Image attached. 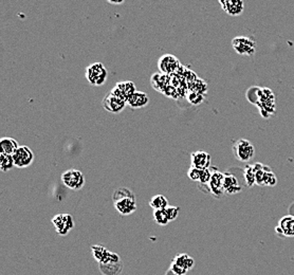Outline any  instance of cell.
<instances>
[{"label": "cell", "mask_w": 294, "mask_h": 275, "mask_svg": "<svg viewBox=\"0 0 294 275\" xmlns=\"http://www.w3.org/2000/svg\"><path fill=\"white\" fill-rule=\"evenodd\" d=\"M194 86V89H191L190 91H195V93H198V94H204V93H207V89H208V86L206 84V81H204L202 79H199L197 78L196 80L192 81V83L188 84V87H192Z\"/></svg>", "instance_id": "obj_27"}, {"label": "cell", "mask_w": 294, "mask_h": 275, "mask_svg": "<svg viewBox=\"0 0 294 275\" xmlns=\"http://www.w3.org/2000/svg\"><path fill=\"white\" fill-rule=\"evenodd\" d=\"M165 212L167 214V217L169 219V221H174L175 219H177L178 215H179V212H180V209L178 207H167L165 209Z\"/></svg>", "instance_id": "obj_30"}, {"label": "cell", "mask_w": 294, "mask_h": 275, "mask_svg": "<svg viewBox=\"0 0 294 275\" xmlns=\"http://www.w3.org/2000/svg\"><path fill=\"white\" fill-rule=\"evenodd\" d=\"M15 166L14 159L12 155L0 154V168L3 171H9Z\"/></svg>", "instance_id": "obj_24"}, {"label": "cell", "mask_w": 294, "mask_h": 275, "mask_svg": "<svg viewBox=\"0 0 294 275\" xmlns=\"http://www.w3.org/2000/svg\"><path fill=\"white\" fill-rule=\"evenodd\" d=\"M149 206L154 209V211L165 210L168 207V200L163 195H156L150 199Z\"/></svg>", "instance_id": "obj_22"}, {"label": "cell", "mask_w": 294, "mask_h": 275, "mask_svg": "<svg viewBox=\"0 0 294 275\" xmlns=\"http://www.w3.org/2000/svg\"><path fill=\"white\" fill-rule=\"evenodd\" d=\"M187 100L190 102L191 104H200L202 100H204V97H202L201 94L195 93V91H190V94L187 96Z\"/></svg>", "instance_id": "obj_31"}, {"label": "cell", "mask_w": 294, "mask_h": 275, "mask_svg": "<svg viewBox=\"0 0 294 275\" xmlns=\"http://www.w3.org/2000/svg\"><path fill=\"white\" fill-rule=\"evenodd\" d=\"M221 9L231 16L240 15L245 10L243 0H218Z\"/></svg>", "instance_id": "obj_15"}, {"label": "cell", "mask_w": 294, "mask_h": 275, "mask_svg": "<svg viewBox=\"0 0 294 275\" xmlns=\"http://www.w3.org/2000/svg\"><path fill=\"white\" fill-rule=\"evenodd\" d=\"M253 166L255 169L256 185L260 187H273L276 185V177L268 166L262 165L260 163L253 164Z\"/></svg>", "instance_id": "obj_8"}, {"label": "cell", "mask_w": 294, "mask_h": 275, "mask_svg": "<svg viewBox=\"0 0 294 275\" xmlns=\"http://www.w3.org/2000/svg\"><path fill=\"white\" fill-rule=\"evenodd\" d=\"M85 76L90 85L102 86L106 83L108 71L102 63H93L86 68Z\"/></svg>", "instance_id": "obj_2"}, {"label": "cell", "mask_w": 294, "mask_h": 275, "mask_svg": "<svg viewBox=\"0 0 294 275\" xmlns=\"http://www.w3.org/2000/svg\"><path fill=\"white\" fill-rule=\"evenodd\" d=\"M104 109L110 114H120L123 111L127 105V102L117 97L113 93H109L103 100L102 103Z\"/></svg>", "instance_id": "obj_11"}, {"label": "cell", "mask_w": 294, "mask_h": 275, "mask_svg": "<svg viewBox=\"0 0 294 275\" xmlns=\"http://www.w3.org/2000/svg\"><path fill=\"white\" fill-rule=\"evenodd\" d=\"M176 264H178V266L182 267L186 269L187 271H189L190 269H192V267L195 266V260L194 258H191L188 254H185V253H182V254H179V255H177L174 260H173Z\"/></svg>", "instance_id": "obj_21"}, {"label": "cell", "mask_w": 294, "mask_h": 275, "mask_svg": "<svg viewBox=\"0 0 294 275\" xmlns=\"http://www.w3.org/2000/svg\"><path fill=\"white\" fill-rule=\"evenodd\" d=\"M15 166L19 168H25L30 166L34 161V154L31 148L28 146H19L13 155Z\"/></svg>", "instance_id": "obj_10"}, {"label": "cell", "mask_w": 294, "mask_h": 275, "mask_svg": "<svg viewBox=\"0 0 294 275\" xmlns=\"http://www.w3.org/2000/svg\"><path fill=\"white\" fill-rule=\"evenodd\" d=\"M212 174H213V171L210 168L202 169L200 179H199V183H201V185H209L210 181H211V178H212Z\"/></svg>", "instance_id": "obj_28"}, {"label": "cell", "mask_w": 294, "mask_h": 275, "mask_svg": "<svg viewBox=\"0 0 294 275\" xmlns=\"http://www.w3.org/2000/svg\"><path fill=\"white\" fill-rule=\"evenodd\" d=\"M224 189H225V194L229 195H234L237 193L241 192V187L237 178L232 175V174H225V181H224Z\"/></svg>", "instance_id": "obj_18"}, {"label": "cell", "mask_w": 294, "mask_h": 275, "mask_svg": "<svg viewBox=\"0 0 294 275\" xmlns=\"http://www.w3.org/2000/svg\"><path fill=\"white\" fill-rule=\"evenodd\" d=\"M158 68L161 73L173 75L180 72L182 68L180 60L173 54L162 55L158 60Z\"/></svg>", "instance_id": "obj_6"}, {"label": "cell", "mask_w": 294, "mask_h": 275, "mask_svg": "<svg viewBox=\"0 0 294 275\" xmlns=\"http://www.w3.org/2000/svg\"><path fill=\"white\" fill-rule=\"evenodd\" d=\"M224 181H225V174L218 171L217 169H214L212 174L211 181L209 183L210 191L213 195L215 197L219 198L225 194V189H224Z\"/></svg>", "instance_id": "obj_14"}, {"label": "cell", "mask_w": 294, "mask_h": 275, "mask_svg": "<svg viewBox=\"0 0 294 275\" xmlns=\"http://www.w3.org/2000/svg\"><path fill=\"white\" fill-rule=\"evenodd\" d=\"M62 181L65 187L72 191H79L85 186V177L83 172L74 168L64 171L62 175Z\"/></svg>", "instance_id": "obj_7"}, {"label": "cell", "mask_w": 294, "mask_h": 275, "mask_svg": "<svg viewBox=\"0 0 294 275\" xmlns=\"http://www.w3.org/2000/svg\"><path fill=\"white\" fill-rule=\"evenodd\" d=\"M233 154L235 158L240 162H248L253 159L255 155L254 146L252 145L250 141L246 139L237 140L234 144H233Z\"/></svg>", "instance_id": "obj_5"}, {"label": "cell", "mask_w": 294, "mask_h": 275, "mask_svg": "<svg viewBox=\"0 0 294 275\" xmlns=\"http://www.w3.org/2000/svg\"><path fill=\"white\" fill-rule=\"evenodd\" d=\"M280 228L288 236H294V217L287 216L280 220Z\"/></svg>", "instance_id": "obj_23"}, {"label": "cell", "mask_w": 294, "mask_h": 275, "mask_svg": "<svg viewBox=\"0 0 294 275\" xmlns=\"http://www.w3.org/2000/svg\"><path fill=\"white\" fill-rule=\"evenodd\" d=\"M257 106L263 118H269L275 111V97L269 88L260 89Z\"/></svg>", "instance_id": "obj_3"}, {"label": "cell", "mask_w": 294, "mask_h": 275, "mask_svg": "<svg viewBox=\"0 0 294 275\" xmlns=\"http://www.w3.org/2000/svg\"><path fill=\"white\" fill-rule=\"evenodd\" d=\"M106 2H108L111 5H122L125 0H106Z\"/></svg>", "instance_id": "obj_33"}, {"label": "cell", "mask_w": 294, "mask_h": 275, "mask_svg": "<svg viewBox=\"0 0 294 275\" xmlns=\"http://www.w3.org/2000/svg\"><path fill=\"white\" fill-rule=\"evenodd\" d=\"M19 145L17 141L13 138H3L0 141V154L14 155V152L18 149Z\"/></svg>", "instance_id": "obj_19"}, {"label": "cell", "mask_w": 294, "mask_h": 275, "mask_svg": "<svg viewBox=\"0 0 294 275\" xmlns=\"http://www.w3.org/2000/svg\"><path fill=\"white\" fill-rule=\"evenodd\" d=\"M123 269L122 261L111 262V263H100V270L105 275H118Z\"/></svg>", "instance_id": "obj_20"}, {"label": "cell", "mask_w": 294, "mask_h": 275, "mask_svg": "<svg viewBox=\"0 0 294 275\" xmlns=\"http://www.w3.org/2000/svg\"><path fill=\"white\" fill-rule=\"evenodd\" d=\"M245 179L247 185L249 187H252L254 183H256V178H255V169L253 165H247L245 168Z\"/></svg>", "instance_id": "obj_26"}, {"label": "cell", "mask_w": 294, "mask_h": 275, "mask_svg": "<svg viewBox=\"0 0 294 275\" xmlns=\"http://www.w3.org/2000/svg\"><path fill=\"white\" fill-rule=\"evenodd\" d=\"M117 212L123 216H128L137 211V200L129 189L120 188L116 190L113 196Z\"/></svg>", "instance_id": "obj_1"}, {"label": "cell", "mask_w": 294, "mask_h": 275, "mask_svg": "<svg viewBox=\"0 0 294 275\" xmlns=\"http://www.w3.org/2000/svg\"><path fill=\"white\" fill-rule=\"evenodd\" d=\"M201 170L202 169H199V168H196L194 166H190L188 171H187V176L190 180L195 181V182H199V179H200V175H201Z\"/></svg>", "instance_id": "obj_29"}, {"label": "cell", "mask_w": 294, "mask_h": 275, "mask_svg": "<svg viewBox=\"0 0 294 275\" xmlns=\"http://www.w3.org/2000/svg\"><path fill=\"white\" fill-rule=\"evenodd\" d=\"M136 91H137V88L134 81L123 80V81H119V83H117L110 93H113L117 97L127 102L129 98L133 96Z\"/></svg>", "instance_id": "obj_12"}, {"label": "cell", "mask_w": 294, "mask_h": 275, "mask_svg": "<svg viewBox=\"0 0 294 275\" xmlns=\"http://www.w3.org/2000/svg\"><path fill=\"white\" fill-rule=\"evenodd\" d=\"M154 219L160 226H166L170 222L165 210H157L154 211Z\"/></svg>", "instance_id": "obj_25"}, {"label": "cell", "mask_w": 294, "mask_h": 275, "mask_svg": "<svg viewBox=\"0 0 294 275\" xmlns=\"http://www.w3.org/2000/svg\"><path fill=\"white\" fill-rule=\"evenodd\" d=\"M191 166L199 169H207L211 166V156L206 151L198 150L191 152L190 155Z\"/></svg>", "instance_id": "obj_16"}, {"label": "cell", "mask_w": 294, "mask_h": 275, "mask_svg": "<svg viewBox=\"0 0 294 275\" xmlns=\"http://www.w3.org/2000/svg\"><path fill=\"white\" fill-rule=\"evenodd\" d=\"M232 47L237 54L242 56H252L256 52V42L254 39L246 36L233 38Z\"/></svg>", "instance_id": "obj_4"}, {"label": "cell", "mask_w": 294, "mask_h": 275, "mask_svg": "<svg viewBox=\"0 0 294 275\" xmlns=\"http://www.w3.org/2000/svg\"><path fill=\"white\" fill-rule=\"evenodd\" d=\"M52 223L58 235L65 236L74 228L73 218L69 214H57L52 218Z\"/></svg>", "instance_id": "obj_9"}, {"label": "cell", "mask_w": 294, "mask_h": 275, "mask_svg": "<svg viewBox=\"0 0 294 275\" xmlns=\"http://www.w3.org/2000/svg\"><path fill=\"white\" fill-rule=\"evenodd\" d=\"M169 271H171V272H173L176 275H186V273L188 272L186 269L178 266V264H176L174 261L171 262V264H170Z\"/></svg>", "instance_id": "obj_32"}, {"label": "cell", "mask_w": 294, "mask_h": 275, "mask_svg": "<svg viewBox=\"0 0 294 275\" xmlns=\"http://www.w3.org/2000/svg\"><path fill=\"white\" fill-rule=\"evenodd\" d=\"M91 249H92V255L99 261V263H111L121 261V258L117 253L109 252L106 248L99 246V244L93 246Z\"/></svg>", "instance_id": "obj_13"}, {"label": "cell", "mask_w": 294, "mask_h": 275, "mask_svg": "<svg viewBox=\"0 0 294 275\" xmlns=\"http://www.w3.org/2000/svg\"><path fill=\"white\" fill-rule=\"evenodd\" d=\"M149 103V98L147 94L142 93V91H136V93L129 98L127 101V105L131 108H143L147 106Z\"/></svg>", "instance_id": "obj_17"}]
</instances>
